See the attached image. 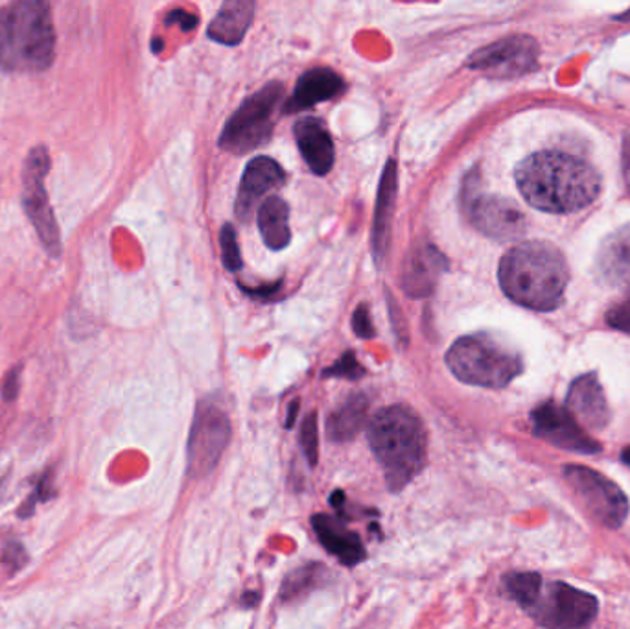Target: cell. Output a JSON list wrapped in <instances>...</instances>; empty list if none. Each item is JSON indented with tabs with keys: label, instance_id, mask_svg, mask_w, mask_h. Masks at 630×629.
I'll return each instance as SVG.
<instances>
[{
	"label": "cell",
	"instance_id": "6da1fadb",
	"mask_svg": "<svg viewBox=\"0 0 630 629\" xmlns=\"http://www.w3.org/2000/svg\"><path fill=\"white\" fill-rule=\"evenodd\" d=\"M518 190L529 206L551 214H570L590 206L601 192L599 172L577 155L539 152L518 165Z\"/></svg>",
	"mask_w": 630,
	"mask_h": 629
},
{
	"label": "cell",
	"instance_id": "7a4b0ae2",
	"mask_svg": "<svg viewBox=\"0 0 630 629\" xmlns=\"http://www.w3.org/2000/svg\"><path fill=\"white\" fill-rule=\"evenodd\" d=\"M498 279L501 290L515 304L550 312L563 304L570 268L563 252L550 242L528 241L504 255Z\"/></svg>",
	"mask_w": 630,
	"mask_h": 629
},
{
	"label": "cell",
	"instance_id": "3957f363",
	"mask_svg": "<svg viewBox=\"0 0 630 629\" xmlns=\"http://www.w3.org/2000/svg\"><path fill=\"white\" fill-rule=\"evenodd\" d=\"M367 440L393 493L402 492L427 465V427L406 405L378 410L367 427Z\"/></svg>",
	"mask_w": 630,
	"mask_h": 629
},
{
	"label": "cell",
	"instance_id": "277c9868",
	"mask_svg": "<svg viewBox=\"0 0 630 629\" xmlns=\"http://www.w3.org/2000/svg\"><path fill=\"white\" fill-rule=\"evenodd\" d=\"M56 56L51 7L18 0L0 10V67L15 73L45 70Z\"/></svg>",
	"mask_w": 630,
	"mask_h": 629
},
{
	"label": "cell",
	"instance_id": "5b68a950",
	"mask_svg": "<svg viewBox=\"0 0 630 629\" xmlns=\"http://www.w3.org/2000/svg\"><path fill=\"white\" fill-rule=\"evenodd\" d=\"M446 366L461 383L482 388H506L522 373V358L490 334L463 336L446 353Z\"/></svg>",
	"mask_w": 630,
	"mask_h": 629
},
{
	"label": "cell",
	"instance_id": "8992f818",
	"mask_svg": "<svg viewBox=\"0 0 630 629\" xmlns=\"http://www.w3.org/2000/svg\"><path fill=\"white\" fill-rule=\"evenodd\" d=\"M283 100V86L269 84L247 98L223 128L220 146L231 154H247L272 137L275 109Z\"/></svg>",
	"mask_w": 630,
	"mask_h": 629
},
{
	"label": "cell",
	"instance_id": "52a82bcc",
	"mask_svg": "<svg viewBox=\"0 0 630 629\" xmlns=\"http://www.w3.org/2000/svg\"><path fill=\"white\" fill-rule=\"evenodd\" d=\"M564 478L594 521L607 528L623 527L629 517V498L621 487L585 465H566Z\"/></svg>",
	"mask_w": 630,
	"mask_h": 629
},
{
	"label": "cell",
	"instance_id": "ba28073f",
	"mask_svg": "<svg viewBox=\"0 0 630 629\" xmlns=\"http://www.w3.org/2000/svg\"><path fill=\"white\" fill-rule=\"evenodd\" d=\"M528 613L545 629H585L596 620L599 602L564 582H551L542 585L539 600Z\"/></svg>",
	"mask_w": 630,
	"mask_h": 629
},
{
	"label": "cell",
	"instance_id": "9c48e42d",
	"mask_svg": "<svg viewBox=\"0 0 630 629\" xmlns=\"http://www.w3.org/2000/svg\"><path fill=\"white\" fill-rule=\"evenodd\" d=\"M51 168V157L45 146H35L26 157L24 165L23 201L24 211L29 214L40 239L52 257L62 255V239L56 218L51 209V201L45 189L46 172Z\"/></svg>",
	"mask_w": 630,
	"mask_h": 629
},
{
	"label": "cell",
	"instance_id": "30bf717a",
	"mask_svg": "<svg viewBox=\"0 0 630 629\" xmlns=\"http://www.w3.org/2000/svg\"><path fill=\"white\" fill-rule=\"evenodd\" d=\"M231 440L228 413L214 405H201L188 440V475L205 478L217 467Z\"/></svg>",
	"mask_w": 630,
	"mask_h": 629
},
{
	"label": "cell",
	"instance_id": "8fae6325",
	"mask_svg": "<svg viewBox=\"0 0 630 629\" xmlns=\"http://www.w3.org/2000/svg\"><path fill=\"white\" fill-rule=\"evenodd\" d=\"M539 43L529 35H509L474 52L466 67L493 78H517L528 75L539 62Z\"/></svg>",
	"mask_w": 630,
	"mask_h": 629
},
{
	"label": "cell",
	"instance_id": "7c38bea8",
	"mask_svg": "<svg viewBox=\"0 0 630 629\" xmlns=\"http://www.w3.org/2000/svg\"><path fill=\"white\" fill-rule=\"evenodd\" d=\"M531 421L537 438L563 451L597 454L603 449L601 443L590 438L566 408L559 407L551 400L534 408Z\"/></svg>",
	"mask_w": 630,
	"mask_h": 629
},
{
	"label": "cell",
	"instance_id": "4fadbf2b",
	"mask_svg": "<svg viewBox=\"0 0 630 629\" xmlns=\"http://www.w3.org/2000/svg\"><path fill=\"white\" fill-rule=\"evenodd\" d=\"M468 214L483 235L496 241H512L526 233V217L517 203L498 196H476L468 203Z\"/></svg>",
	"mask_w": 630,
	"mask_h": 629
},
{
	"label": "cell",
	"instance_id": "5bb4252c",
	"mask_svg": "<svg viewBox=\"0 0 630 629\" xmlns=\"http://www.w3.org/2000/svg\"><path fill=\"white\" fill-rule=\"evenodd\" d=\"M566 410L581 427L590 430L607 429L610 423V408L596 373L575 378L566 397Z\"/></svg>",
	"mask_w": 630,
	"mask_h": 629
},
{
	"label": "cell",
	"instance_id": "9a60e30c",
	"mask_svg": "<svg viewBox=\"0 0 630 629\" xmlns=\"http://www.w3.org/2000/svg\"><path fill=\"white\" fill-rule=\"evenodd\" d=\"M286 181V172L277 161L269 157H256L245 166L244 178L240 184L239 200H236V214L247 220L256 203L273 190L278 189Z\"/></svg>",
	"mask_w": 630,
	"mask_h": 629
},
{
	"label": "cell",
	"instance_id": "2e32d148",
	"mask_svg": "<svg viewBox=\"0 0 630 629\" xmlns=\"http://www.w3.org/2000/svg\"><path fill=\"white\" fill-rule=\"evenodd\" d=\"M312 528L318 533L319 543L338 558L341 565L353 569L367 558V550L358 533L349 530L343 519L327 514L313 515Z\"/></svg>",
	"mask_w": 630,
	"mask_h": 629
},
{
	"label": "cell",
	"instance_id": "e0dca14e",
	"mask_svg": "<svg viewBox=\"0 0 630 629\" xmlns=\"http://www.w3.org/2000/svg\"><path fill=\"white\" fill-rule=\"evenodd\" d=\"M601 280L616 288H630V223L603 241L596 257Z\"/></svg>",
	"mask_w": 630,
	"mask_h": 629
},
{
	"label": "cell",
	"instance_id": "ac0fdd59",
	"mask_svg": "<svg viewBox=\"0 0 630 629\" xmlns=\"http://www.w3.org/2000/svg\"><path fill=\"white\" fill-rule=\"evenodd\" d=\"M294 132H296V141L302 157L312 172H316L318 176L329 174L334 166V143L323 122L308 117L297 122Z\"/></svg>",
	"mask_w": 630,
	"mask_h": 629
},
{
	"label": "cell",
	"instance_id": "d6986e66",
	"mask_svg": "<svg viewBox=\"0 0 630 629\" xmlns=\"http://www.w3.org/2000/svg\"><path fill=\"white\" fill-rule=\"evenodd\" d=\"M343 87L345 84L334 70H308L307 75L297 81L296 91L286 102L285 111L286 113H297L301 109L312 108L316 103L338 97L343 91Z\"/></svg>",
	"mask_w": 630,
	"mask_h": 629
},
{
	"label": "cell",
	"instance_id": "ffe728a7",
	"mask_svg": "<svg viewBox=\"0 0 630 629\" xmlns=\"http://www.w3.org/2000/svg\"><path fill=\"white\" fill-rule=\"evenodd\" d=\"M255 13V2L251 0H231L225 2L218 12L217 19L210 23L209 35L223 45H239L244 40Z\"/></svg>",
	"mask_w": 630,
	"mask_h": 629
},
{
	"label": "cell",
	"instance_id": "44dd1931",
	"mask_svg": "<svg viewBox=\"0 0 630 629\" xmlns=\"http://www.w3.org/2000/svg\"><path fill=\"white\" fill-rule=\"evenodd\" d=\"M395 198H397V165L395 161H387L386 170L382 176L380 192L376 200L375 225H373V247H375V257L378 261L384 257L387 244H389Z\"/></svg>",
	"mask_w": 630,
	"mask_h": 629
},
{
	"label": "cell",
	"instance_id": "7402d4cb",
	"mask_svg": "<svg viewBox=\"0 0 630 629\" xmlns=\"http://www.w3.org/2000/svg\"><path fill=\"white\" fill-rule=\"evenodd\" d=\"M369 412V399L364 394H354L330 413L327 434L335 443L351 441L364 429Z\"/></svg>",
	"mask_w": 630,
	"mask_h": 629
},
{
	"label": "cell",
	"instance_id": "603a6c76",
	"mask_svg": "<svg viewBox=\"0 0 630 629\" xmlns=\"http://www.w3.org/2000/svg\"><path fill=\"white\" fill-rule=\"evenodd\" d=\"M258 229L266 246L280 252L290 244V207L278 196L267 198L258 211Z\"/></svg>",
	"mask_w": 630,
	"mask_h": 629
},
{
	"label": "cell",
	"instance_id": "cb8c5ba5",
	"mask_svg": "<svg viewBox=\"0 0 630 629\" xmlns=\"http://www.w3.org/2000/svg\"><path fill=\"white\" fill-rule=\"evenodd\" d=\"M443 257L435 247H420L408 264V274L404 277V286L411 294V298H422L424 294L432 293L433 283L439 272L443 269Z\"/></svg>",
	"mask_w": 630,
	"mask_h": 629
},
{
	"label": "cell",
	"instance_id": "d4e9b609",
	"mask_svg": "<svg viewBox=\"0 0 630 629\" xmlns=\"http://www.w3.org/2000/svg\"><path fill=\"white\" fill-rule=\"evenodd\" d=\"M327 580H329V572L324 565L312 563V565L299 566L285 580L283 589H280V598L285 602L301 600L312 591L321 587Z\"/></svg>",
	"mask_w": 630,
	"mask_h": 629
},
{
	"label": "cell",
	"instance_id": "484cf974",
	"mask_svg": "<svg viewBox=\"0 0 630 629\" xmlns=\"http://www.w3.org/2000/svg\"><path fill=\"white\" fill-rule=\"evenodd\" d=\"M542 578L537 572H512L504 578V587L507 595L517 602L518 606L529 611L539 600L540 591H542Z\"/></svg>",
	"mask_w": 630,
	"mask_h": 629
},
{
	"label": "cell",
	"instance_id": "4316f807",
	"mask_svg": "<svg viewBox=\"0 0 630 629\" xmlns=\"http://www.w3.org/2000/svg\"><path fill=\"white\" fill-rule=\"evenodd\" d=\"M301 445L308 464L316 467L319 460L318 413H308L301 427Z\"/></svg>",
	"mask_w": 630,
	"mask_h": 629
},
{
	"label": "cell",
	"instance_id": "83f0119b",
	"mask_svg": "<svg viewBox=\"0 0 630 629\" xmlns=\"http://www.w3.org/2000/svg\"><path fill=\"white\" fill-rule=\"evenodd\" d=\"M220 242H222L223 266L229 272H239L242 268V255H240L239 241H236V231L231 223L223 225Z\"/></svg>",
	"mask_w": 630,
	"mask_h": 629
},
{
	"label": "cell",
	"instance_id": "f1b7e54d",
	"mask_svg": "<svg viewBox=\"0 0 630 629\" xmlns=\"http://www.w3.org/2000/svg\"><path fill=\"white\" fill-rule=\"evenodd\" d=\"M324 377H340V378H351V380H356V378L364 377V367L360 366V362L356 361V356L353 353H346V355L341 356L340 361L335 362L334 366L329 367L327 372L323 373Z\"/></svg>",
	"mask_w": 630,
	"mask_h": 629
},
{
	"label": "cell",
	"instance_id": "f546056e",
	"mask_svg": "<svg viewBox=\"0 0 630 629\" xmlns=\"http://www.w3.org/2000/svg\"><path fill=\"white\" fill-rule=\"evenodd\" d=\"M54 497H56V492L52 489L51 473H46L41 478L37 487H35L34 493H32V497L19 509V517H23V519L24 517H30V515L34 514L35 504L46 503V500H51Z\"/></svg>",
	"mask_w": 630,
	"mask_h": 629
},
{
	"label": "cell",
	"instance_id": "4dcf8cb0",
	"mask_svg": "<svg viewBox=\"0 0 630 629\" xmlns=\"http://www.w3.org/2000/svg\"><path fill=\"white\" fill-rule=\"evenodd\" d=\"M608 325L630 334V298L616 305L607 314Z\"/></svg>",
	"mask_w": 630,
	"mask_h": 629
},
{
	"label": "cell",
	"instance_id": "1f68e13d",
	"mask_svg": "<svg viewBox=\"0 0 630 629\" xmlns=\"http://www.w3.org/2000/svg\"><path fill=\"white\" fill-rule=\"evenodd\" d=\"M353 325L354 332H356L360 338L369 340V338L375 336V329H373V323H371L367 305H360L358 309H356V312H354Z\"/></svg>",
	"mask_w": 630,
	"mask_h": 629
},
{
	"label": "cell",
	"instance_id": "d6a6232c",
	"mask_svg": "<svg viewBox=\"0 0 630 629\" xmlns=\"http://www.w3.org/2000/svg\"><path fill=\"white\" fill-rule=\"evenodd\" d=\"M2 554H4L2 555V561L13 571L23 569L24 563L29 561V555L24 552L23 544L18 543V541H12V543L8 544Z\"/></svg>",
	"mask_w": 630,
	"mask_h": 629
},
{
	"label": "cell",
	"instance_id": "836d02e7",
	"mask_svg": "<svg viewBox=\"0 0 630 629\" xmlns=\"http://www.w3.org/2000/svg\"><path fill=\"white\" fill-rule=\"evenodd\" d=\"M166 23L179 24L185 32H190V30L199 23V19L196 18V15H190V13L176 10V12H172L170 15L166 18Z\"/></svg>",
	"mask_w": 630,
	"mask_h": 629
},
{
	"label": "cell",
	"instance_id": "e575fe53",
	"mask_svg": "<svg viewBox=\"0 0 630 629\" xmlns=\"http://www.w3.org/2000/svg\"><path fill=\"white\" fill-rule=\"evenodd\" d=\"M15 395H18V372L12 373V377L8 378L7 386H4L7 400L15 399Z\"/></svg>",
	"mask_w": 630,
	"mask_h": 629
},
{
	"label": "cell",
	"instance_id": "d590c367",
	"mask_svg": "<svg viewBox=\"0 0 630 629\" xmlns=\"http://www.w3.org/2000/svg\"><path fill=\"white\" fill-rule=\"evenodd\" d=\"M625 178H627V184L630 187V139L625 144Z\"/></svg>",
	"mask_w": 630,
	"mask_h": 629
},
{
	"label": "cell",
	"instance_id": "8d00e7d4",
	"mask_svg": "<svg viewBox=\"0 0 630 629\" xmlns=\"http://www.w3.org/2000/svg\"><path fill=\"white\" fill-rule=\"evenodd\" d=\"M297 410H299V402L296 400V402H291L290 413H288V419H286V427H288V429H291L294 423H296Z\"/></svg>",
	"mask_w": 630,
	"mask_h": 629
},
{
	"label": "cell",
	"instance_id": "74e56055",
	"mask_svg": "<svg viewBox=\"0 0 630 629\" xmlns=\"http://www.w3.org/2000/svg\"><path fill=\"white\" fill-rule=\"evenodd\" d=\"M621 460L630 467V445L625 449L623 454H621Z\"/></svg>",
	"mask_w": 630,
	"mask_h": 629
}]
</instances>
